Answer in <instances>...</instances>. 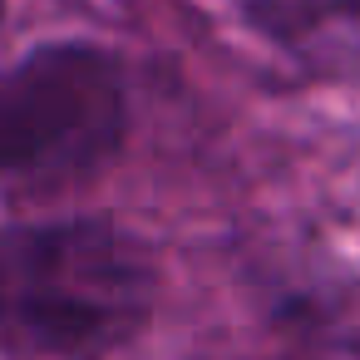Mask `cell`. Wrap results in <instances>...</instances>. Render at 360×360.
Listing matches in <instances>:
<instances>
[{"label":"cell","instance_id":"cell-1","mask_svg":"<svg viewBox=\"0 0 360 360\" xmlns=\"http://www.w3.org/2000/svg\"><path fill=\"white\" fill-rule=\"evenodd\" d=\"M153 257L109 217L0 227V360H104L153 316Z\"/></svg>","mask_w":360,"mask_h":360},{"label":"cell","instance_id":"cell-2","mask_svg":"<svg viewBox=\"0 0 360 360\" xmlns=\"http://www.w3.org/2000/svg\"><path fill=\"white\" fill-rule=\"evenodd\" d=\"M129 139V84L109 50L50 40L0 65V188L60 193L104 173Z\"/></svg>","mask_w":360,"mask_h":360},{"label":"cell","instance_id":"cell-3","mask_svg":"<svg viewBox=\"0 0 360 360\" xmlns=\"http://www.w3.org/2000/svg\"><path fill=\"white\" fill-rule=\"evenodd\" d=\"M0 20H6V0H0Z\"/></svg>","mask_w":360,"mask_h":360}]
</instances>
